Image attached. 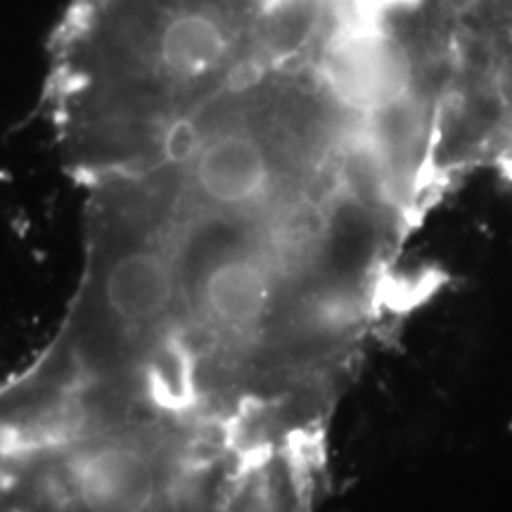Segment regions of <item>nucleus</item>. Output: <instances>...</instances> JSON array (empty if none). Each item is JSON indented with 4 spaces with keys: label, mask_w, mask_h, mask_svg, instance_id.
Here are the masks:
<instances>
[{
    "label": "nucleus",
    "mask_w": 512,
    "mask_h": 512,
    "mask_svg": "<svg viewBox=\"0 0 512 512\" xmlns=\"http://www.w3.org/2000/svg\"><path fill=\"white\" fill-rule=\"evenodd\" d=\"M245 453L157 408L0 411V512H214Z\"/></svg>",
    "instance_id": "nucleus-2"
},
{
    "label": "nucleus",
    "mask_w": 512,
    "mask_h": 512,
    "mask_svg": "<svg viewBox=\"0 0 512 512\" xmlns=\"http://www.w3.org/2000/svg\"><path fill=\"white\" fill-rule=\"evenodd\" d=\"M278 0H69L43 107L81 188L152 162L178 126L273 48Z\"/></svg>",
    "instance_id": "nucleus-1"
},
{
    "label": "nucleus",
    "mask_w": 512,
    "mask_h": 512,
    "mask_svg": "<svg viewBox=\"0 0 512 512\" xmlns=\"http://www.w3.org/2000/svg\"><path fill=\"white\" fill-rule=\"evenodd\" d=\"M439 31L453 171L512 190V0H439Z\"/></svg>",
    "instance_id": "nucleus-3"
}]
</instances>
